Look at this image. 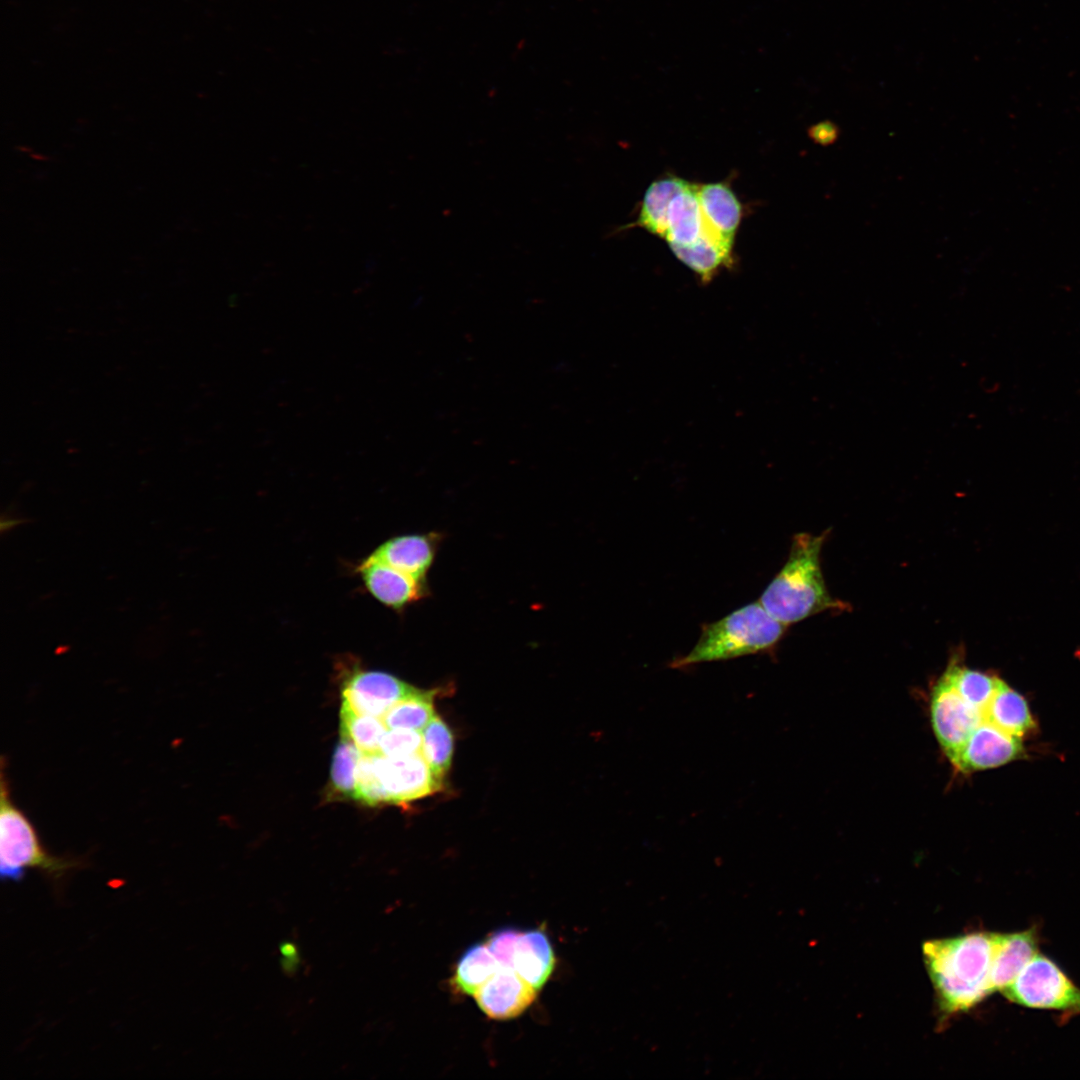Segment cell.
Masks as SVG:
<instances>
[{"instance_id": "cell-1", "label": "cell", "mask_w": 1080, "mask_h": 1080, "mask_svg": "<svg viewBox=\"0 0 1080 1080\" xmlns=\"http://www.w3.org/2000/svg\"><path fill=\"white\" fill-rule=\"evenodd\" d=\"M995 933L972 932L923 944V957L941 1009L967 1011L992 993Z\"/></svg>"}, {"instance_id": "cell-2", "label": "cell", "mask_w": 1080, "mask_h": 1080, "mask_svg": "<svg viewBox=\"0 0 1080 1080\" xmlns=\"http://www.w3.org/2000/svg\"><path fill=\"white\" fill-rule=\"evenodd\" d=\"M827 532L797 533L788 558L758 600L779 622L790 625L826 610H843L847 604L830 596L820 567V553Z\"/></svg>"}, {"instance_id": "cell-3", "label": "cell", "mask_w": 1080, "mask_h": 1080, "mask_svg": "<svg viewBox=\"0 0 1080 1080\" xmlns=\"http://www.w3.org/2000/svg\"><path fill=\"white\" fill-rule=\"evenodd\" d=\"M787 631V625L773 618L759 601L747 604L725 617L701 626L692 650L670 663L684 668L711 661L769 653Z\"/></svg>"}, {"instance_id": "cell-4", "label": "cell", "mask_w": 1080, "mask_h": 1080, "mask_svg": "<svg viewBox=\"0 0 1080 1080\" xmlns=\"http://www.w3.org/2000/svg\"><path fill=\"white\" fill-rule=\"evenodd\" d=\"M5 759H1L0 785V874L2 880L21 881L27 869H37L53 884L56 891L71 871L81 869L86 862L79 857L50 854L41 844L27 816L13 803L5 774Z\"/></svg>"}, {"instance_id": "cell-5", "label": "cell", "mask_w": 1080, "mask_h": 1080, "mask_svg": "<svg viewBox=\"0 0 1080 1080\" xmlns=\"http://www.w3.org/2000/svg\"><path fill=\"white\" fill-rule=\"evenodd\" d=\"M1003 994L1024 1007L1080 1013V989L1057 964L1039 953Z\"/></svg>"}, {"instance_id": "cell-6", "label": "cell", "mask_w": 1080, "mask_h": 1080, "mask_svg": "<svg viewBox=\"0 0 1080 1080\" xmlns=\"http://www.w3.org/2000/svg\"><path fill=\"white\" fill-rule=\"evenodd\" d=\"M375 764L385 803L402 805L441 789L442 782L434 776L421 753L399 757L377 753Z\"/></svg>"}, {"instance_id": "cell-7", "label": "cell", "mask_w": 1080, "mask_h": 1080, "mask_svg": "<svg viewBox=\"0 0 1080 1080\" xmlns=\"http://www.w3.org/2000/svg\"><path fill=\"white\" fill-rule=\"evenodd\" d=\"M418 688L386 672L355 669L343 681L342 703L356 713L382 717Z\"/></svg>"}, {"instance_id": "cell-8", "label": "cell", "mask_w": 1080, "mask_h": 1080, "mask_svg": "<svg viewBox=\"0 0 1080 1080\" xmlns=\"http://www.w3.org/2000/svg\"><path fill=\"white\" fill-rule=\"evenodd\" d=\"M1020 737L1010 735L984 722L951 757L952 767L962 774L996 768L1023 756Z\"/></svg>"}, {"instance_id": "cell-9", "label": "cell", "mask_w": 1080, "mask_h": 1080, "mask_svg": "<svg viewBox=\"0 0 1080 1080\" xmlns=\"http://www.w3.org/2000/svg\"><path fill=\"white\" fill-rule=\"evenodd\" d=\"M696 194L702 214V234L731 252L742 217L741 203L723 182L696 185Z\"/></svg>"}, {"instance_id": "cell-10", "label": "cell", "mask_w": 1080, "mask_h": 1080, "mask_svg": "<svg viewBox=\"0 0 1080 1080\" xmlns=\"http://www.w3.org/2000/svg\"><path fill=\"white\" fill-rule=\"evenodd\" d=\"M536 992L513 968L500 967L473 996L488 1017L507 1020L522 1014L535 1000Z\"/></svg>"}, {"instance_id": "cell-11", "label": "cell", "mask_w": 1080, "mask_h": 1080, "mask_svg": "<svg viewBox=\"0 0 1080 1080\" xmlns=\"http://www.w3.org/2000/svg\"><path fill=\"white\" fill-rule=\"evenodd\" d=\"M356 570L368 592L383 605L397 611L422 599L427 583L368 556Z\"/></svg>"}, {"instance_id": "cell-12", "label": "cell", "mask_w": 1080, "mask_h": 1080, "mask_svg": "<svg viewBox=\"0 0 1080 1080\" xmlns=\"http://www.w3.org/2000/svg\"><path fill=\"white\" fill-rule=\"evenodd\" d=\"M437 533L401 535L379 545L371 557L426 583L440 543Z\"/></svg>"}, {"instance_id": "cell-13", "label": "cell", "mask_w": 1080, "mask_h": 1080, "mask_svg": "<svg viewBox=\"0 0 1080 1080\" xmlns=\"http://www.w3.org/2000/svg\"><path fill=\"white\" fill-rule=\"evenodd\" d=\"M1038 953L1035 929L1014 933H995V949L990 973L993 992H1004L1025 965Z\"/></svg>"}, {"instance_id": "cell-14", "label": "cell", "mask_w": 1080, "mask_h": 1080, "mask_svg": "<svg viewBox=\"0 0 1080 1080\" xmlns=\"http://www.w3.org/2000/svg\"><path fill=\"white\" fill-rule=\"evenodd\" d=\"M555 966V956L547 935L539 929L520 933L512 968L536 990L541 989L550 978Z\"/></svg>"}, {"instance_id": "cell-15", "label": "cell", "mask_w": 1080, "mask_h": 1080, "mask_svg": "<svg viewBox=\"0 0 1080 1080\" xmlns=\"http://www.w3.org/2000/svg\"><path fill=\"white\" fill-rule=\"evenodd\" d=\"M985 722L1017 737L1034 728L1026 700L1001 680L990 701L983 708Z\"/></svg>"}, {"instance_id": "cell-16", "label": "cell", "mask_w": 1080, "mask_h": 1080, "mask_svg": "<svg viewBox=\"0 0 1080 1080\" xmlns=\"http://www.w3.org/2000/svg\"><path fill=\"white\" fill-rule=\"evenodd\" d=\"M688 184L689 182L676 176H665L653 181L644 194L638 217L630 227H640L664 238L669 206L673 198Z\"/></svg>"}, {"instance_id": "cell-17", "label": "cell", "mask_w": 1080, "mask_h": 1080, "mask_svg": "<svg viewBox=\"0 0 1080 1080\" xmlns=\"http://www.w3.org/2000/svg\"><path fill=\"white\" fill-rule=\"evenodd\" d=\"M703 221L696 185L689 183L672 200L664 239L668 244L689 245L702 234Z\"/></svg>"}, {"instance_id": "cell-18", "label": "cell", "mask_w": 1080, "mask_h": 1080, "mask_svg": "<svg viewBox=\"0 0 1080 1080\" xmlns=\"http://www.w3.org/2000/svg\"><path fill=\"white\" fill-rule=\"evenodd\" d=\"M673 254L697 274L704 283L710 282L724 266L731 263V252L712 242L705 235L692 244H669Z\"/></svg>"}, {"instance_id": "cell-19", "label": "cell", "mask_w": 1080, "mask_h": 1080, "mask_svg": "<svg viewBox=\"0 0 1080 1080\" xmlns=\"http://www.w3.org/2000/svg\"><path fill=\"white\" fill-rule=\"evenodd\" d=\"M500 967L487 945L475 944L457 962L453 981L462 993L474 995Z\"/></svg>"}, {"instance_id": "cell-20", "label": "cell", "mask_w": 1080, "mask_h": 1080, "mask_svg": "<svg viewBox=\"0 0 1080 1080\" xmlns=\"http://www.w3.org/2000/svg\"><path fill=\"white\" fill-rule=\"evenodd\" d=\"M434 691L417 689L394 703L381 717L388 729L422 731L434 717Z\"/></svg>"}, {"instance_id": "cell-21", "label": "cell", "mask_w": 1080, "mask_h": 1080, "mask_svg": "<svg viewBox=\"0 0 1080 1080\" xmlns=\"http://www.w3.org/2000/svg\"><path fill=\"white\" fill-rule=\"evenodd\" d=\"M421 734L420 753L434 776L442 782L452 762L454 752L453 733L442 718L435 714L421 731Z\"/></svg>"}, {"instance_id": "cell-22", "label": "cell", "mask_w": 1080, "mask_h": 1080, "mask_svg": "<svg viewBox=\"0 0 1080 1080\" xmlns=\"http://www.w3.org/2000/svg\"><path fill=\"white\" fill-rule=\"evenodd\" d=\"M942 676L963 699L980 708L990 701L1001 682L993 675L955 662L948 665Z\"/></svg>"}, {"instance_id": "cell-23", "label": "cell", "mask_w": 1080, "mask_h": 1080, "mask_svg": "<svg viewBox=\"0 0 1080 1080\" xmlns=\"http://www.w3.org/2000/svg\"><path fill=\"white\" fill-rule=\"evenodd\" d=\"M387 730L380 717L359 714L342 703L340 733L349 739L362 754L379 753L382 736Z\"/></svg>"}, {"instance_id": "cell-24", "label": "cell", "mask_w": 1080, "mask_h": 1080, "mask_svg": "<svg viewBox=\"0 0 1080 1080\" xmlns=\"http://www.w3.org/2000/svg\"><path fill=\"white\" fill-rule=\"evenodd\" d=\"M361 755L362 753L349 739L341 736L331 764L330 780L334 792L354 800Z\"/></svg>"}, {"instance_id": "cell-25", "label": "cell", "mask_w": 1080, "mask_h": 1080, "mask_svg": "<svg viewBox=\"0 0 1080 1080\" xmlns=\"http://www.w3.org/2000/svg\"><path fill=\"white\" fill-rule=\"evenodd\" d=\"M421 745V731L387 728L380 742L379 753L387 757L408 756L420 753Z\"/></svg>"}, {"instance_id": "cell-26", "label": "cell", "mask_w": 1080, "mask_h": 1080, "mask_svg": "<svg viewBox=\"0 0 1080 1080\" xmlns=\"http://www.w3.org/2000/svg\"><path fill=\"white\" fill-rule=\"evenodd\" d=\"M520 932L513 928H503L494 932L487 941V947L501 967L513 966V954Z\"/></svg>"}, {"instance_id": "cell-27", "label": "cell", "mask_w": 1080, "mask_h": 1080, "mask_svg": "<svg viewBox=\"0 0 1080 1080\" xmlns=\"http://www.w3.org/2000/svg\"><path fill=\"white\" fill-rule=\"evenodd\" d=\"M810 136L817 143L828 144L834 141L837 130L833 123L825 121L813 126L809 131Z\"/></svg>"}, {"instance_id": "cell-28", "label": "cell", "mask_w": 1080, "mask_h": 1080, "mask_svg": "<svg viewBox=\"0 0 1080 1080\" xmlns=\"http://www.w3.org/2000/svg\"><path fill=\"white\" fill-rule=\"evenodd\" d=\"M24 521L25 520H23L21 518H16V517H11V516H3L1 518V531L2 532L9 531L12 528L22 524Z\"/></svg>"}]
</instances>
